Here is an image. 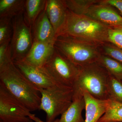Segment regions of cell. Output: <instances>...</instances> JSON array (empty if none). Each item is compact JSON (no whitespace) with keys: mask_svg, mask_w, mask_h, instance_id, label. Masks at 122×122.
Listing matches in <instances>:
<instances>
[{"mask_svg":"<svg viewBox=\"0 0 122 122\" xmlns=\"http://www.w3.org/2000/svg\"><path fill=\"white\" fill-rule=\"evenodd\" d=\"M0 85V120L2 122H46L41 120Z\"/></svg>","mask_w":122,"mask_h":122,"instance_id":"6","label":"cell"},{"mask_svg":"<svg viewBox=\"0 0 122 122\" xmlns=\"http://www.w3.org/2000/svg\"><path fill=\"white\" fill-rule=\"evenodd\" d=\"M73 101L69 107L61 115L58 122H84L82 113L86 107L82 92L74 90Z\"/></svg>","mask_w":122,"mask_h":122,"instance_id":"14","label":"cell"},{"mask_svg":"<svg viewBox=\"0 0 122 122\" xmlns=\"http://www.w3.org/2000/svg\"><path fill=\"white\" fill-rule=\"evenodd\" d=\"M12 19L0 17V45L11 41L13 32Z\"/></svg>","mask_w":122,"mask_h":122,"instance_id":"22","label":"cell"},{"mask_svg":"<svg viewBox=\"0 0 122 122\" xmlns=\"http://www.w3.org/2000/svg\"><path fill=\"white\" fill-rule=\"evenodd\" d=\"M103 0L90 7L85 15L110 26L122 25V16Z\"/></svg>","mask_w":122,"mask_h":122,"instance_id":"10","label":"cell"},{"mask_svg":"<svg viewBox=\"0 0 122 122\" xmlns=\"http://www.w3.org/2000/svg\"><path fill=\"white\" fill-rule=\"evenodd\" d=\"M109 75L97 62L85 66L79 69L73 89L86 91L97 99L108 100L107 81Z\"/></svg>","mask_w":122,"mask_h":122,"instance_id":"4","label":"cell"},{"mask_svg":"<svg viewBox=\"0 0 122 122\" xmlns=\"http://www.w3.org/2000/svg\"><path fill=\"white\" fill-rule=\"evenodd\" d=\"M97 62L105 68L110 75L122 81V63L111 57L102 54Z\"/></svg>","mask_w":122,"mask_h":122,"instance_id":"19","label":"cell"},{"mask_svg":"<svg viewBox=\"0 0 122 122\" xmlns=\"http://www.w3.org/2000/svg\"><path fill=\"white\" fill-rule=\"evenodd\" d=\"M109 99L122 103V82L109 75L107 81Z\"/></svg>","mask_w":122,"mask_h":122,"instance_id":"21","label":"cell"},{"mask_svg":"<svg viewBox=\"0 0 122 122\" xmlns=\"http://www.w3.org/2000/svg\"><path fill=\"white\" fill-rule=\"evenodd\" d=\"M110 27L86 15L75 14L67 9L65 22L57 36L68 35L102 45L109 42Z\"/></svg>","mask_w":122,"mask_h":122,"instance_id":"2","label":"cell"},{"mask_svg":"<svg viewBox=\"0 0 122 122\" xmlns=\"http://www.w3.org/2000/svg\"><path fill=\"white\" fill-rule=\"evenodd\" d=\"M101 45L63 35L57 37L54 45L57 50L79 68L97 62L102 54Z\"/></svg>","mask_w":122,"mask_h":122,"instance_id":"3","label":"cell"},{"mask_svg":"<svg viewBox=\"0 0 122 122\" xmlns=\"http://www.w3.org/2000/svg\"><path fill=\"white\" fill-rule=\"evenodd\" d=\"M42 68L58 82L71 87L74 85L80 69L55 48Z\"/></svg>","mask_w":122,"mask_h":122,"instance_id":"7","label":"cell"},{"mask_svg":"<svg viewBox=\"0 0 122 122\" xmlns=\"http://www.w3.org/2000/svg\"><path fill=\"white\" fill-rule=\"evenodd\" d=\"M108 39L109 42L122 49V25L111 26L109 30Z\"/></svg>","mask_w":122,"mask_h":122,"instance_id":"24","label":"cell"},{"mask_svg":"<svg viewBox=\"0 0 122 122\" xmlns=\"http://www.w3.org/2000/svg\"></svg>","mask_w":122,"mask_h":122,"instance_id":"28","label":"cell"},{"mask_svg":"<svg viewBox=\"0 0 122 122\" xmlns=\"http://www.w3.org/2000/svg\"><path fill=\"white\" fill-rule=\"evenodd\" d=\"M13 62L20 72L38 90L61 84L53 78L42 67H36L24 60L14 61Z\"/></svg>","mask_w":122,"mask_h":122,"instance_id":"9","label":"cell"},{"mask_svg":"<svg viewBox=\"0 0 122 122\" xmlns=\"http://www.w3.org/2000/svg\"><path fill=\"white\" fill-rule=\"evenodd\" d=\"M103 1L117 9L122 14V0H103Z\"/></svg>","mask_w":122,"mask_h":122,"instance_id":"26","label":"cell"},{"mask_svg":"<svg viewBox=\"0 0 122 122\" xmlns=\"http://www.w3.org/2000/svg\"><path fill=\"white\" fill-rule=\"evenodd\" d=\"M58 121H59V119H57L55 120L53 122H58Z\"/></svg>","mask_w":122,"mask_h":122,"instance_id":"27","label":"cell"},{"mask_svg":"<svg viewBox=\"0 0 122 122\" xmlns=\"http://www.w3.org/2000/svg\"><path fill=\"white\" fill-rule=\"evenodd\" d=\"M39 91L41 95L39 110L46 114V122H53L66 110L73 101V87L60 84Z\"/></svg>","mask_w":122,"mask_h":122,"instance_id":"5","label":"cell"},{"mask_svg":"<svg viewBox=\"0 0 122 122\" xmlns=\"http://www.w3.org/2000/svg\"><path fill=\"white\" fill-rule=\"evenodd\" d=\"M45 9L56 37L65 22L67 8L63 0H48Z\"/></svg>","mask_w":122,"mask_h":122,"instance_id":"12","label":"cell"},{"mask_svg":"<svg viewBox=\"0 0 122 122\" xmlns=\"http://www.w3.org/2000/svg\"><path fill=\"white\" fill-rule=\"evenodd\" d=\"M0 85L30 111L39 110L41 95L22 74L13 62L0 68Z\"/></svg>","mask_w":122,"mask_h":122,"instance_id":"1","label":"cell"},{"mask_svg":"<svg viewBox=\"0 0 122 122\" xmlns=\"http://www.w3.org/2000/svg\"><path fill=\"white\" fill-rule=\"evenodd\" d=\"M98 122H122V103L109 99L106 112Z\"/></svg>","mask_w":122,"mask_h":122,"instance_id":"18","label":"cell"},{"mask_svg":"<svg viewBox=\"0 0 122 122\" xmlns=\"http://www.w3.org/2000/svg\"><path fill=\"white\" fill-rule=\"evenodd\" d=\"M83 93L86 102V115L84 122H98L106 112L109 99L102 100L94 97L85 90Z\"/></svg>","mask_w":122,"mask_h":122,"instance_id":"15","label":"cell"},{"mask_svg":"<svg viewBox=\"0 0 122 122\" xmlns=\"http://www.w3.org/2000/svg\"></svg>","mask_w":122,"mask_h":122,"instance_id":"29","label":"cell"},{"mask_svg":"<svg viewBox=\"0 0 122 122\" xmlns=\"http://www.w3.org/2000/svg\"><path fill=\"white\" fill-rule=\"evenodd\" d=\"M13 32L10 42L13 61L24 60L33 44L31 28L24 20L23 13L13 18Z\"/></svg>","mask_w":122,"mask_h":122,"instance_id":"8","label":"cell"},{"mask_svg":"<svg viewBox=\"0 0 122 122\" xmlns=\"http://www.w3.org/2000/svg\"><path fill=\"white\" fill-rule=\"evenodd\" d=\"M54 45L33 42L32 47L24 61L36 67L41 68L54 52Z\"/></svg>","mask_w":122,"mask_h":122,"instance_id":"13","label":"cell"},{"mask_svg":"<svg viewBox=\"0 0 122 122\" xmlns=\"http://www.w3.org/2000/svg\"><path fill=\"white\" fill-rule=\"evenodd\" d=\"M12 62L10 42L0 45V68Z\"/></svg>","mask_w":122,"mask_h":122,"instance_id":"25","label":"cell"},{"mask_svg":"<svg viewBox=\"0 0 122 122\" xmlns=\"http://www.w3.org/2000/svg\"><path fill=\"white\" fill-rule=\"evenodd\" d=\"M67 9L73 13L85 15L90 7L98 3L99 0H64Z\"/></svg>","mask_w":122,"mask_h":122,"instance_id":"20","label":"cell"},{"mask_svg":"<svg viewBox=\"0 0 122 122\" xmlns=\"http://www.w3.org/2000/svg\"><path fill=\"white\" fill-rule=\"evenodd\" d=\"M33 42L54 45L56 35L49 20L45 8L31 28Z\"/></svg>","mask_w":122,"mask_h":122,"instance_id":"11","label":"cell"},{"mask_svg":"<svg viewBox=\"0 0 122 122\" xmlns=\"http://www.w3.org/2000/svg\"><path fill=\"white\" fill-rule=\"evenodd\" d=\"M46 0H26L23 14L24 20L30 28L45 8Z\"/></svg>","mask_w":122,"mask_h":122,"instance_id":"16","label":"cell"},{"mask_svg":"<svg viewBox=\"0 0 122 122\" xmlns=\"http://www.w3.org/2000/svg\"><path fill=\"white\" fill-rule=\"evenodd\" d=\"M25 0H0V17L12 18L22 13Z\"/></svg>","mask_w":122,"mask_h":122,"instance_id":"17","label":"cell"},{"mask_svg":"<svg viewBox=\"0 0 122 122\" xmlns=\"http://www.w3.org/2000/svg\"><path fill=\"white\" fill-rule=\"evenodd\" d=\"M101 49L102 54L111 57L122 64V49L110 42L102 45Z\"/></svg>","mask_w":122,"mask_h":122,"instance_id":"23","label":"cell"}]
</instances>
